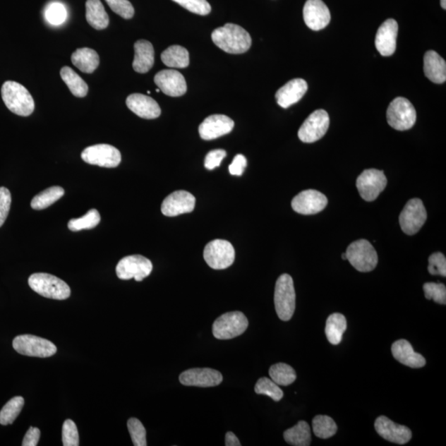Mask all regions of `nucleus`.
Segmentation results:
<instances>
[{
  "label": "nucleus",
  "instance_id": "obj_16",
  "mask_svg": "<svg viewBox=\"0 0 446 446\" xmlns=\"http://www.w3.org/2000/svg\"><path fill=\"white\" fill-rule=\"evenodd\" d=\"M327 198L321 192L304 191L294 198L293 210L300 215H313L322 212L327 205Z\"/></svg>",
  "mask_w": 446,
  "mask_h": 446
},
{
  "label": "nucleus",
  "instance_id": "obj_37",
  "mask_svg": "<svg viewBox=\"0 0 446 446\" xmlns=\"http://www.w3.org/2000/svg\"><path fill=\"white\" fill-rule=\"evenodd\" d=\"M23 406V397L19 396L13 397L0 411V424L3 426L13 424L21 413Z\"/></svg>",
  "mask_w": 446,
  "mask_h": 446
},
{
  "label": "nucleus",
  "instance_id": "obj_42",
  "mask_svg": "<svg viewBox=\"0 0 446 446\" xmlns=\"http://www.w3.org/2000/svg\"><path fill=\"white\" fill-rule=\"evenodd\" d=\"M187 11L205 16L211 13V6L207 0H173Z\"/></svg>",
  "mask_w": 446,
  "mask_h": 446
},
{
  "label": "nucleus",
  "instance_id": "obj_32",
  "mask_svg": "<svg viewBox=\"0 0 446 446\" xmlns=\"http://www.w3.org/2000/svg\"><path fill=\"white\" fill-rule=\"evenodd\" d=\"M162 61L168 67L186 68L190 65V54L186 48L174 45L162 52Z\"/></svg>",
  "mask_w": 446,
  "mask_h": 446
},
{
  "label": "nucleus",
  "instance_id": "obj_43",
  "mask_svg": "<svg viewBox=\"0 0 446 446\" xmlns=\"http://www.w3.org/2000/svg\"><path fill=\"white\" fill-rule=\"evenodd\" d=\"M426 299H433L435 303L445 305L446 288L443 284L426 283L423 285Z\"/></svg>",
  "mask_w": 446,
  "mask_h": 446
},
{
  "label": "nucleus",
  "instance_id": "obj_22",
  "mask_svg": "<svg viewBox=\"0 0 446 446\" xmlns=\"http://www.w3.org/2000/svg\"><path fill=\"white\" fill-rule=\"evenodd\" d=\"M399 24L394 19H387L382 23L376 33L375 47L382 56H390L396 51Z\"/></svg>",
  "mask_w": 446,
  "mask_h": 446
},
{
  "label": "nucleus",
  "instance_id": "obj_8",
  "mask_svg": "<svg viewBox=\"0 0 446 446\" xmlns=\"http://www.w3.org/2000/svg\"><path fill=\"white\" fill-rule=\"evenodd\" d=\"M13 346L21 355L32 357H50L54 356L57 351L54 344L47 339L32 334H22L14 338Z\"/></svg>",
  "mask_w": 446,
  "mask_h": 446
},
{
  "label": "nucleus",
  "instance_id": "obj_47",
  "mask_svg": "<svg viewBox=\"0 0 446 446\" xmlns=\"http://www.w3.org/2000/svg\"><path fill=\"white\" fill-rule=\"evenodd\" d=\"M11 193L8 188L0 187V227L6 221L11 206Z\"/></svg>",
  "mask_w": 446,
  "mask_h": 446
},
{
  "label": "nucleus",
  "instance_id": "obj_19",
  "mask_svg": "<svg viewBox=\"0 0 446 446\" xmlns=\"http://www.w3.org/2000/svg\"><path fill=\"white\" fill-rule=\"evenodd\" d=\"M155 83L164 95L171 97H181L186 93V79L177 71L163 70L157 73L154 79Z\"/></svg>",
  "mask_w": 446,
  "mask_h": 446
},
{
  "label": "nucleus",
  "instance_id": "obj_31",
  "mask_svg": "<svg viewBox=\"0 0 446 446\" xmlns=\"http://www.w3.org/2000/svg\"><path fill=\"white\" fill-rule=\"evenodd\" d=\"M284 438L291 445L308 446L311 445V430L306 421H300L292 428L284 431Z\"/></svg>",
  "mask_w": 446,
  "mask_h": 446
},
{
  "label": "nucleus",
  "instance_id": "obj_7",
  "mask_svg": "<svg viewBox=\"0 0 446 446\" xmlns=\"http://www.w3.org/2000/svg\"><path fill=\"white\" fill-rule=\"evenodd\" d=\"M387 123L397 131H406L414 127L416 121V112L409 100L396 98L387 110Z\"/></svg>",
  "mask_w": 446,
  "mask_h": 446
},
{
  "label": "nucleus",
  "instance_id": "obj_6",
  "mask_svg": "<svg viewBox=\"0 0 446 446\" xmlns=\"http://www.w3.org/2000/svg\"><path fill=\"white\" fill-rule=\"evenodd\" d=\"M248 320L241 312L222 315L212 325V334L219 340H230L243 334L248 327Z\"/></svg>",
  "mask_w": 446,
  "mask_h": 446
},
{
  "label": "nucleus",
  "instance_id": "obj_4",
  "mask_svg": "<svg viewBox=\"0 0 446 446\" xmlns=\"http://www.w3.org/2000/svg\"><path fill=\"white\" fill-rule=\"evenodd\" d=\"M28 284L37 294L47 299L65 300L71 296L69 285L52 275L33 274L28 279Z\"/></svg>",
  "mask_w": 446,
  "mask_h": 446
},
{
  "label": "nucleus",
  "instance_id": "obj_11",
  "mask_svg": "<svg viewBox=\"0 0 446 446\" xmlns=\"http://www.w3.org/2000/svg\"><path fill=\"white\" fill-rule=\"evenodd\" d=\"M81 158L86 163L105 168L119 166L122 156L119 150L109 144H98L87 147L81 153Z\"/></svg>",
  "mask_w": 446,
  "mask_h": 446
},
{
  "label": "nucleus",
  "instance_id": "obj_54",
  "mask_svg": "<svg viewBox=\"0 0 446 446\" xmlns=\"http://www.w3.org/2000/svg\"><path fill=\"white\" fill-rule=\"evenodd\" d=\"M159 91H161V90H157V92H158V93H159Z\"/></svg>",
  "mask_w": 446,
  "mask_h": 446
},
{
  "label": "nucleus",
  "instance_id": "obj_1",
  "mask_svg": "<svg viewBox=\"0 0 446 446\" xmlns=\"http://www.w3.org/2000/svg\"><path fill=\"white\" fill-rule=\"evenodd\" d=\"M212 40L221 50L230 54H242L250 49L251 37L243 28L234 23L216 28L212 33Z\"/></svg>",
  "mask_w": 446,
  "mask_h": 446
},
{
  "label": "nucleus",
  "instance_id": "obj_21",
  "mask_svg": "<svg viewBox=\"0 0 446 446\" xmlns=\"http://www.w3.org/2000/svg\"><path fill=\"white\" fill-rule=\"evenodd\" d=\"M234 128V120L226 115L215 114L203 121L198 132L202 139L210 140L230 133Z\"/></svg>",
  "mask_w": 446,
  "mask_h": 446
},
{
  "label": "nucleus",
  "instance_id": "obj_20",
  "mask_svg": "<svg viewBox=\"0 0 446 446\" xmlns=\"http://www.w3.org/2000/svg\"><path fill=\"white\" fill-rule=\"evenodd\" d=\"M303 19L310 29L320 31L331 21V13L322 0H308L303 7Z\"/></svg>",
  "mask_w": 446,
  "mask_h": 446
},
{
  "label": "nucleus",
  "instance_id": "obj_30",
  "mask_svg": "<svg viewBox=\"0 0 446 446\" xmlns=\"http://www.w3.org/2000/svg\"><path fill=\"white\" fill-rule=\"evenodd\" d=\"M347 327L346 317L341 313L330 315L327 320L325 333L327 340L332 345H339L342 341L343 334Z\"/></svg>",
  "mask_w": 446,
  "mask_h": 446
},
{
  "label": "nucleus",
  "instance_id": "obj_3",
  "mask_svg": "<svg viewBox=\"0 0 446 446\" xmlns=\"http://www.w3.org/2000/svg\"><path fill=\"white\" fill-rule=\"evenodd\" d=\"M276 313L282 321L292 318L296 308V294L292 277L288 274L279 276L275 290Z\"/></svg>",
  "mask_w": 446,
  "mask_h": 446
},
{
  "label": "nucleus",
  "instance_id": "obj_2",
  "mask_svg": "<svg viewBox=\"0 0 446 446\" xmlns=\"http://www.w3.org/2000/svg\"><path fill=\"white\" fill-rule=\"evenodd\" d=\"M2 99L7 108L18 116L28 117L33 113L35 104L23 85L16 81H6L2 86Z\"/></svg>",
  "mask_w": 446,
  "mask_h": 446
},
{
  "label": "nucleus",
  "instance_id": "obj_18",
  "mask_svg": "<svg viewBox=\"0 0 446 446\" xmlns=\"http://www.w3.org/2000/svg\"><path fill=\"white\" fill-rule=\"evenodd\" d=\"M195 198L192 193L179 191L171 193L162 203V212L164 216L176 217L195 210Z\"/></svg>",
  "mask_w": 446,
  "mask_h": 446
},
{
  "label": "nucleus",
  "instance_id": "obj_13",
  "mask_svg": "<svg viewBox=\"0 0 446 446\" xmlns=\"http://www.w3.org/2000/svg\"><path fill=\"white\" fill-rule=\"evenodd\" d=\"M387 183L384 172L370 169L363 171L357 178L356 187L363 200L372 202L385 191Z\"/></svg>",
  "mask_w": 446,
  "mask_h": 446
},
{
  "label": "nucleus",
  "instance_id": "obj_14",
  "mask_svg": "<svg viewBox=\"0 0 446 446\" xmlns=\"http://www.w3.org/2000/svg\"><path fill=\"white\" fill-rule=\"evenodd\" d=\"M329 124V115L326 111L323 109L314 111L300 128L299 138L305 143L317 142L327 133Z\"/></svg>",
  "mask_w": 446,
  "mask_h": 446
},
{
  "label": "nucleus",
  "instance_id": "obj_10",
  "mask_svg": "<svg viewBox=\"0 0 446 446\" xmlns=\"http://www.w3.org/2000/svg\"><path fill=\"white\" fill-rule=\"evenodd\" d=\"M153 269L152 261L143 255H134L124 257L116 267V273L120 279H134L140 282L151 275Z\"/></svg>",
  "mask_w": 446,
  "mask_h": 446
},
{
  "label": "nucleus",
  "instance_id": "obj_50",
  "mask_svg": "<svg viewBox=\"0 0 446 446\" xmlns=\"http://www.w3.org/2000/svg\"><path fill=\"white\" fill-rule=\"evenodd\" d=\"M40 430L36 428H30L27 431L23 440V446H36L40 439Z\"/></svg>",
  "mask_w": 446,
  "mask_h": 446
},
{
  "label": "nucleus",
  "instance_id": "obj_40",
  "mask_svg": "<svg viewBox=\"0 0 446 446\" xmlns=\"http://www.w3.org/2000/svg\"><path fill=\"white\" fill-rule=\"evenodd\" d=\"M128 428L135 446H145L147 443V431L140 421L137 418H130Z\"/></svg>",
  "mask_w": 446,
  "mask_h": 446
},
{
  "label": "nucleus",
  "instance_id": "obj_35",
  "mask_svg": "<svg viewBox=\"0 0 446 446\" xmlns=\"http://www.w3.org/2000/svg\"><path fill=\"white\" fill-rule=\"evenodd\" d=\"M269 374L275 384L279 386L292 385L297 379V375L293 367L284 363H278L270 368Z\"/></svg>",
  "mask_w": 446,
  "mask_h": 446
},
{
  "label": "nucleus",
  "instance_id": "obj_12",
  "mask_svg": "<svg viewBox=\"0 0 446 446\" xmlns=\"http://www.w3.org/2000/svg\"><path fill=\"white\" fill-rule=\"evenodd\" d=\"M428 218V213L423 201L414 198L407 202L399 216V223L402 231L406 235L418 234Z\"/></svg>",
  "mask_w": 446,
  "mask_h": 446
},
{
  "label": "nucleus",
  "instance_id": "obj_24",
  "mask_svg": "<svg viewBox=\"0 0 446 446\" xmlns=\"http://www.w3.org/2000/svg\"><path fill=\"white\" fill-rule=\"evenodd\" d=\"M308 86L303 79H294L276 92L275 98L277 103L283 109L298 103L308 91Z\"/></svg>",
  "mask_w": 446,
  "mask_h": 446
},
{
  "label": "nucleus",
  "instance_id": "obj_15",
  "mask_svg": "<svg viewBox=\"0 0 446 446\" xmlns=\"http://www.w3.org/2000/svg\"><path fill=\"white\" fill-rule=\"evenodd\" d=\"M223 377L219 371L210 368H195L179 375V382L184 386L210 387L219 385Z\"/></svg>",
  "mask_w": 446,
  "mask_h": 446
},
{
  "label": "nucleus",
  "instance_id": "obj_51",
  "mask_svg": "<svg viewBox=\"0 0 446 446\" xmlns=\"http://www.w3.org/2000/svg\"><path fill=\"white\" fill-rule=\"evenodd\" d=\"M225 445L241 446V444L239 438H236V435L234 433H232L231 431H229V433L226 434Z\"/></svg>",
  "mask_w": 446,
  "mask_h": 446
},
{
  "label": "nucleus",
  "instance_id": "obj_41",
  "mask_svg": "<svg viewBox=\"0 0 446 446\" xmlns=\"http://www.w3.org/2000/svg\"><path fill=\"white\" fill-rule=\"evenodd\" d=\"M45 17L52 25H61L66 21L67 12L66 7L61 3H52L47 6Z\"/></svg>",
  "mask_w": 446,
  "mask_h": 446
},
{
  "label": "nucleus",
  "instance_id": "obj_45",
  "mask_svg": "<svg viewBox=\"0 0 446 446\" xmlns=\"http://www.w3.org/2000/svg\"><path fill=\"white\" fill-rule=\"evenodd\" d=\"M112 11L125 19L134 16V8L128 0H105Z\"/></svg>",
  "mask_w": 446,
  "mask_h": 446
},
{
  "label": "nucleus",
  "instance_id": "obj_33",
  "mask_svg": "<svg viewBox=\"0 0 446 446\" xmlns=\"http://www.w3.org/2000/svg\"><path fill=\"white\" fill-rule=\"evenodd\" d=\"M61 77L73 95L78 97V98H84L88 94V85L71 68L63 67L61 70Z\"/></svg>",
  "mask_w": 446,
  "mask_h": 446
},
{
  "label": "nucleus",
  "instance_id": "obj_28",
  "mask_svg": "<svg viewBox=\"0 0 446 446\" xmlns=\"http://www.w3.org/2000/svg\"><path fill=\"white\" fill-rule=\"evenodd\" d=\"M86 20L96 30H103L109 24V18L100 0H87Z\"/></svg>",
  "mask_w": 446,
  "mask_h": 446
},
{
  "label": "nucleus",
  "instance_id": "obj_44",
  "mask_svg": "<svg viewBox=\"0 0 446 446\" xmlns=\"http://www.w3.org/2000/svg\"><path fill=\"white\" fill-rule=\"evenodd\" d=\"M62 442L64 446H78L80 443L79 433L74 421L68 419L63 424Z\"/></svg>",
  "mask_w": 446,
  "mask_h": 446
},
{
  "label": "nucleus",
  "instance_id": "obj_49",
  "mask_svg": "<svg viewBox=\"0 0 446 446\" xmlns=\"http://www.w3.org/2000/svg\"><path fill=\"white\" fill-rule=\"evenodd\" d=\"M247 161L243 155H236L229 167L232 176H241L246 167Z\"/></svg>",
  "mask_w": 446,
  "mask_h": 446
},
{
  "label": "nucleus",
  "instance_id": "obj_29",
  "mask_svg": "<svg viewBox=\"0 0 446 446\" xmlns=\"http://www.w3.org/2000/svg\"><path fill=\"white\" fill-rule=\"evenodd\" d=\"M71 61L80 71L91 74L100 65V56L91 48H80L73 53Z\"/></svg>",
  "mask_w": 446,
  "mask_h": 446
},
{
  "label": "nucleus",
  "instance_id": "obj_38",
  "mask_svg": "<svg viewBox=\"0 0 446 446\" xmlns=\"http://www.w3.org/2000/svg\"><path fill=\"white\" fill-rule=\"evenodd\" d=\"M100 220L101 217L98 210H90L83 217L70 220L68 222V229L72 231L93 229L99 225Z\"/></svg>",
  "mask_w": 446,
  "mask_h": 446
},
{
  "label": "nucleus",
  "instance_id": "obj_39",
  "mask_svg": "<svg viewBox=\"0 0 446 446\" xmlns=\"http://www.w3.org/2000/svg\"><path fill=\"white\" fill-rule=\"evenodd\" d=\"M255 392L257 394L266 395L275 402L283 399L284 392L277 384L268 378H260L255 386Z\"/></svg>",
  "mask_w": 446,
  "mask_h": 446
},
{
  "label": "nucleus",
  "instance_id": "obj_52",
  "mask_svg": "<svg viewBox=\"0 0 446 446\" xmlns=\"http://www.w3.org/2000/svg\"><path fill=\"white\" fill-rule=\"evenodd\" d=\"M440 6L444 9H445L446 8V0H440Z\"/></svg>",
  "mask_w": 446,
  "mask_h": 446
},
{
  "label": "nucleus",
  "instance_id": "obj_25",
  "mask_svg": "<svg viewBox=\"0 0 446 446\" xmlns=\"http://www.w3.org/2000/svg\"><path fill=\"white\" fill-rule=\"evenodd\" d=\"M392 356L402 365L414 368H423L426 366L425 358L421 354L414 351L410 342L402 339L392 344Z\"/></svg>",
  "mask_w": 446,
  "mask_h": 446
},
{
  "label": "nucleus",
  "instance_id": "obj_36",
  "mask_svg": "<svg viewBox=\"0 0 446 446\" xmlns=\"http://www.w3.org/2000/svg\"><path fill=\"white\" fill-rule=\"evenodd\" d=\"M313 433L318 438L328 439L337 433V426L328 416L318 415L313 420Z\"/></svg>",
  "mask_w": 446,
  "mask_h": 446
},
{
  "label": "nucleus",
  "instance_id": "obj_46",
  "mask_svg": "<svg viewBox=\"0 0 446 446\" xmlns=\"http://www.w3.org/2000/svg\"><path fill=\"white\" fill-rule=\"evenodd\" d=\"M428 271L433 275L446 276V259L445 256L436 252L429 257Z\"/></svg>",
  "mask_w": 446,
  "mask_h": 446
},
{
  "label": "nucleus",
  "instance_id": "obj_5",
  "mask_svg": "<svg viewBox=\"0 0 446 446\" xmlns=\"http://www.w3.org/2000/svg\"><path fill=\"white\" fill-rule=\"evenodd\" d=\"M347 260L360 272H370L378 265V255L374 246L366 240L352 242L346 251Z\"/></svg>",
  "mask_w": 446,
  "mask_h": 446
},
{
  "label": "nucleus",
  "instance_id": "obj_17",
  "mask_svg": "<svg viewBox=\"0 0 446 446\" xmlns=\"http://www.w3.org/2000/svg\"><path fill=\"white\" fill-rule=\"evenodd\" d=\"M375 428L382 438L390 442L405 445L411 439V431L405 426L394 423L385 416H380L375 421Z\"/></svg>",
  "mask_w": 446,
  "mask_h": 446
},
{
  "label": "nucleus",
  "instance_id": "obj_53",
  "mask_svg": "<svg viewBox=\"0 0 446 446\" xmlns=\"http://www.w3.org/2000/svg\"><path fill=\"white\" fill-rule=\"evenodd\" d=\"M342 260H347L346 254V253H343L342 255Z\"/></svg>",
  "mask_w": 446,
  "mask_h": 446
},
{
  "label": "nucleus",
  "instance_id": "obj_23",
  "mask_svg": "<svg viewBox=\"0 0 446 446\" xmlns=\"http://www.w3.org/2000/svg\"><path fill=\"white\" fill-rule=\"evenodd\" d=\"M128 108L138 117L145 119H155L162 114L161 108L156 100L142 94H133L126 100Z\"/></svg>",
  "mask_w": 446,
  "mask_h": 446
},
{
  "label": "nucleus",
  "instance_id": "obj_26",
  "mask_svg": "<svg viewBox=\"0 0 446 446\" xmlns=\"http://www.w3.org/2000/svg\"><path fill=\"white\" fill-rule=\"evenodd\" d=\"M135 56L133 67L135 72L145 74L154 66L155 51L151 42L139 40L134 44Z\"/></svg>",
  "mask_w": 446,
  "mask_h": 446
},
{
  "label": "nucleus",
  "instance_id": "obj_27",
  "mask_svg": "<svg viewBox=\"0 0 446 446\" xmlns=\"http://www.w3.org/2000/svg\"><path fill=\"white\" fill-rule=\"evenodd\" d=\"M424 73L433 83L443 84L446 80V63L438 52L428 51L424 56Z\"/></svg>",
  "mask_w": 446,
  "mask_h": 446
},
{
  "label": "nucleus",
  "instance_id": "obj_9",
  "mask_svg": "<svg viewBox=\"0 0 446 446\" xmlns=\"http://www.w3.org/2000/svg\"><path fill=\"white\" fill-rule=\"evenodd\" d=\"M203 258L212 269L225 270L234 263V247L225 240L212 241L205 246Z\"/></svg>",
  "mask_w": 446,
  "mask_h": 446
},
{
  "label": "nucleus",
  "instance_id": "obj_34",
  "mask_svg": "<svg viewBox=\"0 0 446 446\" xmlns=\"http://www.w3.org/2000/svg\"><path fill=\"white\" fill-rule=\"evenodd\" d=\"M64 195V188L60 186L48 188L32 198L31 207L35 210H45L59 200Z\"/></svg>",
  "mask_w": 446,
  "mask_h": 446
},
{
  "label": "nucleus",
  "instance_id": "obj_48",
  "mask_svg": "<svg viewBox=\"0 0 446 446\" xmlns=\"http://www.w3.org/2000/svg\"><path fill=\"white\" fill-rule=\"evenodd\" d=\"M227 156V152L224 150H213L210 152H208L205 161V168L207 169H215L220 166L222 159Z\"/></svg>",
  "mask_w": 446,
  "mask_h": 446
}]
</instances>
